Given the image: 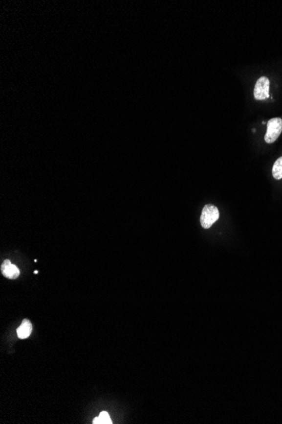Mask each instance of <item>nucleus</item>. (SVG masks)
<instances>
[{"mask_svg": "<svg viewBox=\"0 0 282 424\" xmlns=\"http://www.w3.org/2000/svg\"><path fill=\"white\" fill-rule=\"evenodd\" d=\"M100 419L102 424H112V422L109 417V414L107 412H102L99 415Z\"/></svg>", "mask_w": 282, "mask_h": 424, "instance_id": "nucleus-7", "label": "nucleus"}, {"mask_svg": "<svg viewBox=\"0 0 282 424\" xmlns=\"http://www.w3.org/2000/svg\"><path fill=\"white\" fill-rule=\"evenodd\" d=\"M282 131V119L273 118L267 123V131L264 140L267 143H273L277 140Z\"/></svg>", "mask_w": 282, "mask_h": 424, "instance_id": "nucleus-2", "label": "nucleus"}, {"mask_svg": "<svg viewBox=\"0 0 282 424\" xmlns=\"http://www.w3.org/2000/svg\"><path fill=\"white\" fill-rule=\"evenodd\" d=\"M254 97L256 100L266 99L270 96V80L262 76L258 80L254 88Z\"/></svg>", "mask_w": 282, "mask_h": 424, "instance_id": "nucleus-3", "label": "nucleus"}, {"mask_svg": "<svg viewBox=\"0 0 282 424\" xmlns=\"http://www.w3.org/2000/svg\"><path fill=\"white\" fill-rule=\"evenodd\" d=\"M32 332V325L28 319H24L22 325L17 329V335L20 339H26Z\"/></svg>", "mask_w": 282, "mask_h": 424, "instance_id": "nucleus-5", "label": "nucleus"}, {"mask_svg": "<svg viewBox=\"0 0 282 424\" xmlns=\"http://www.w3.org/2000/svg\"><path fill=\"white\" fill-rule=\"evenodd\" d=\"M273 177L276 180L282 179V157L276 160L272 168Z\"/></svg>", "mask_w": 282, "mask_h": 424, "instance_id": "nucleus-6", "label": "nucleus"}, {"mask_svg": "<svg viewBox=\"0 0 282 424\" xmlns=\"http://www.w3.org/2000/svg\"><path fill=\"white\" fill-rule=\"evenodd\" d=\"M1 272L4 277L15 280L19 277L20 269L15 264H12L10 260H4L1 265Z\"/></svg>", "mask_w": 282, "mask_h": 424, "instance_id": "nucleus-4", "label": "nucleus"}, {"mask_svg": "<svg viewBox=\"0 0 282 424\" xmlns=\"http://www.w3.org/2000/svg\"><path fill=\"white\" fill-rule=\"evenodd\" d=\"M220 212L217 207L208 204L204 207L200 216V223L204 229L211 228L218 220Z\"/></svg>", "mask_w": 282, "mask_h": 424, "instance_id": "nucleus-1", "label": "nucleus"}, {"mask_svg": "<svg viewBox=\"0 0 282 424\" xmlns=\"http://www.w3.org/2000/svg\"><path fill=\"white\" fill-rule=\"evenodd\" d=\"M92 424H102V423H101V419H100L99 417H98V418H94L93 423H92Z\"/></svg>", "mask_w": 282, "mask_h": 424, "instance_id": "nucleus-8", "label": "nucleus"}]
</instances>
